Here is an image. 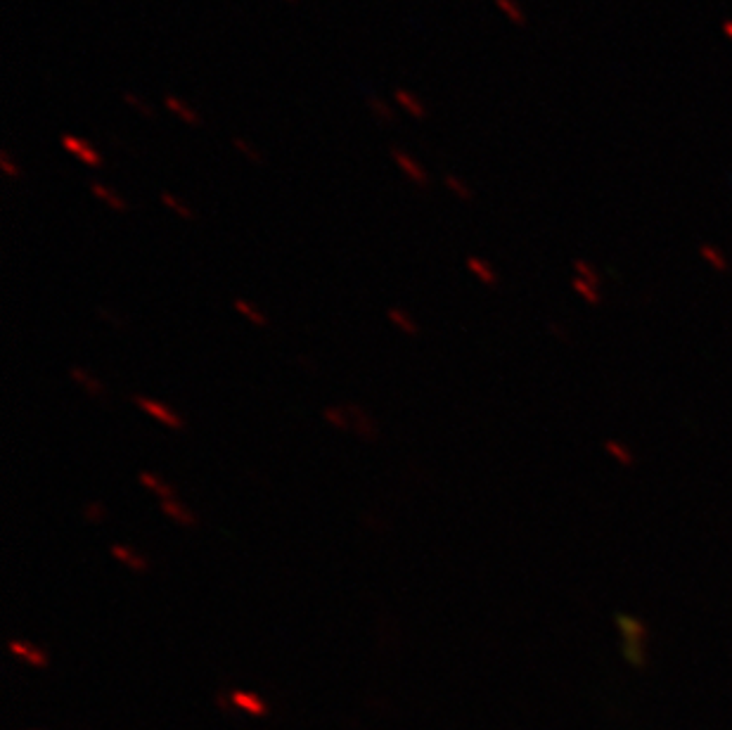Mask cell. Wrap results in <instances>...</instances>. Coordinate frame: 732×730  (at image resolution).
Listing matches in <instances>:
<instances>
[{"label":"cell","instance_id":"cell-17","mask_svg":"<svg viewBox=\"0 0 732 730\" xmlns=\"http://www.w3.org/2000/svg\"><path fill=\"white\" fill-rule=\"evenodd\" d=\"M91 190H93V195H98V197L103 199L105 204H110L112 209H117V212H126V209H128V204L119 197V195L110 192L105 185H100V182H91Z\"/></svg>","mask_w":732,"mask_h":730},{"label":"cell","instance_id":"cell-13","mask_svg":"<svg viewBox=\"0 0 732 730\" xmlns=\"http://www.w3.org/2000/svg\"><path fill=\"white\" fill-rule=\"evenodd\" d=\"M10 650L19 654V657H24L26 661H31L33 666H45L47 664V659H45V654L40 652V650H33V647H29L26 643H19V640H12L10 643Z\"/></svg>","mask_w":732,"mask_h":730},{"label":"cell","instance_id":"cell-8","mask_svg":"<svg viewBox=\"0 0 732 730\" xmlns=\"http://www.w3.org/2000/svg\"><path fill=\"white\" fill-rule=\"evenodd\" d=\"M571 287H574V292L581 296L586 303H591V306H598V303L602 301V292H600V287H595L591 285V282H586V280H581V278H576L574 275V280H571Z\"/></svg>","mask_w":732,"mask_h":730},{"label":"cell","instance_id":"cell-26","mask_svg":"<svg viewBox=\"0 0 732 730\" xmlns=\"http://www.w3.org/2000/svg\"><path fill=\"white\" fill-rule=\"evenodd\" d=\"M233 143H235V147H237V150H240L242 154H244V157H247L249 161H254V164H263V159L259 157V152H254L252 150V147H249L247 143H244V140L242 138H237V135H235V138H233Z\"/></svg>","mask_w":732,"mask_h":730},{"label":"cell","instance_id":"cell-22","mask_svg":"<svg viewBox=\"0 0 732 730\" xmlns=\"http://www.w3.org/2000/svg\"><path fill=\"white\" fill-rule=\"evenodd\" d=\"M389 318H391V320H394V323H396V325H398V328H401V330H403V332H405V335H410V337H415V335H417V328H415V325H412V323L408 320V318H405V313H403V311H398V308H389Z\"/></svg>","mask_w":732,"mask_h":730},{"label":"cell","instance_id":"cell-6","mask_svg":"<svg viewBox=\"0 0 732 730\" xmlns=\"http://www.w3.org/2000/svg\"><path fill=\"white\" fill-rule=\"evenodd\" d=\"M605 451L614 458L616 463L621 465V468H633V465H635V453L630 451L628 444L616 441V439H607V441H605Z\"/></svg>","mask_w":732,"mask_h":730},{"label":"cell","instance_id":"cell-18","mask_svg":"<svg viewBox=\"0 0 732 730\" xmlns=\"http://www.w3.org/2000/svg\"><path fill=\"white\" fill-rule=\"evenodd\" d=\"M235 308L240 311V313H242L244 318H249V320H252L254 325H259V328H266V325H268V318L263 315V313H259V311H256L249 301L237 299V301H235Z\"/></svg>","mask_w":732,"mask_h":730},{"label":"cell","instance_id":"cell-2","mask_svg":"<svg viewBox=\"0 0 732 730\" xmlns=\"http://www.w3.org/2000/svg\"><path fill=\"white\" fill-rule=\"evenodd\" d=\"M133 403H138L142 410H147L150 415L154 417H159L161 422L168 424V427H173V429H182L185 424H182V420L178 415L173 413V410H168L166 405H161L157 401H150V398H142V396H133Z\"/></svg>","mask_w":732,"mask_h":730},{"label":"cell","instance_id":"cell-21","mask_svg":"<svg viewBox=\"0 0 732 730\" xmlns=\"http://www.w3.org/2000/svg\"><path fill=\"white\" fill-rule=\"evenodd\" d=\"M71 377H74V380H76V382L83 384V387H86L88 391H91L93 396H95V394H98V396L103 394V384H100V382H93L91 377H88V375H86L81 368H71Z\"/></svg>","mask_w":732,"mask_h":730},{"label":"cell","instance_id":"cell-9","mask_svg":"<svg viewBox=\"0 0 732 730\" xmlns=\"http://www.w3.org/2000/svg\"><path fill=\"white\" fill-rule=\"evenodd\" d=\"M161 510H164L168 517H173L178 524H185V526L197 524V519H194L192 512L182 510L180 505H178V500H175V498H171V500H161Z\"/></svg>","mask_w":732,"mask_h":730},{"label":"cell","instance_id":"cell-11","mask_svg":"<svg viewBox=\"0 0 732 730\" xmlns=\"http://www.w3.org/2000/svg\"><path fill=\"white\" fill-rule=\"evenodd\" d=\"M496 8L503 12V15H507V19H510L514 26H526V15L524 10L519 8L517 0H496Z\"/></svg>","mask_w":732,"mask_h":730},{"label":"cell","instance_id":"cell-10","mask_svg":"<svg viewBox=\"0 0 732 730\" xmlns=\"http://www.w3.org/2000/svg\"><path fill=\"white\" fill-rule=\"evenodd\" d=\"M574 273H576V278H581V280L591 282V285H595V287H600L602 275L598 273V268H595L591 261H586V259H574Z\"/></svg>","mask_w":732,"mask_h":730},{"label":"cell","instance_id":"cell-25","mask_svg":"<svg viewBox=\"0 0 732 730\" xmlns=\"http://www.w3.org/2000/svg\"><path fill=\"white\" fill-rule=\"evenodd\" d=\"M446 185H448L451 190L455 192L458 197L463 199V202H472V192H470V187H465L463 182H460V180L455 178V175H446Z\"/></svg>","mask_w":732,"mask_h":730},{"label":"cell","instance_id":"cell-19","mask_svg":"<svg viewBox=\"0 0 732 730\" xmlns=\"http://www.w3.org/2000/svg\"><path fill=\"white\" fill-rule=\"evenodd\" d=\"M164 103H166V107H168V110H173L175 114H180V117H182V119H185V121H187V124H192V126H199V124H202V121H199V117H197V114H194L192 110H190V107H185V105H182V103H180V100H175V98H171V95H168V98L164 100Z\"/></svg>","mask_w":732,"mask_h":730},{"label":"cell","instance_id":"cell-23","mask_svg":"<svg viewBox=\"0 0 732 730\" xmlns=\"http://www.w3.org/2000/svg\"><path fill=\"white\" fill-rule=\"evenodd\" d=\"M161 202L168 207V209H173L175 214L180 216V219H194V212H190L187 207H182L178 199L173 197V195H168V192H161Z\"/></svg>","mask_w":732,"mask_h":730},{"label":"cell","instance_id":"cell-30","mask_svg":"<svg viewBox=\"0 0 732 730\" xmlns=\"http://www.w3.org/2000/svg\"><path fill=\"white\" fill-rule=\"evenodd\" d=\"M86 515H88V519H91V522H100V517H103V508H100V503H91V505H88Z\"/></svg>","mask_w":732,"mask_h":730},{"label":"cell","instance_id":"cell-20","mask_svg":"<svg viewBox=\"0 0 732 730\" xmlns=\"http://www.w3.org/2000/svg\"><path fill=\"white\" fill-rule=\"evenodd\" d=\"M396 100H398V103H401V105L405 107V110H408V112L412 114V117H417V119H424V117H426L424 107L419 105L417 100L412 98V95H408V93H405V91H401V88H396Z\"/></svg>","mask_w":732,"mask_h":730},{"label":"cell","instance_id":"cell-4","mask_svg":"<svg viewBox=\"0 0 732 730\" xmlns=\"http://www.w3.org/2000/svg\"><path fill=\"white\" fill-rule=\"evenodd\" d=\"M62 147H64V150L74 152L81 161H86L88 166H103V159H100V154L95 152V150H91V147H88V145L83 143V140L71 138V135H64V138H62Z\"/></svg>","mask_w":732,"mask_h":730},{"label":"cell","instance_id":"cell-31","mask_svg":"<svg viewBox=\"0 0 732 730\" xmlns=\"http://www.w3.org/2000/svg\"><path fill=\"white\" fill-rule=\"evenodd\" d=\"M721 31H723V36H725V38H730V40H732V19H725L723 26H721Z\"/></svg>","mask_w":732,"mask_h":730},{"label":"cell","instance_id":"cell-28","mask_svg":"<svg viewBox=\"0 0 732 730\" xmlns=\"http://www.w3.org/2000/svg\"><path fill=\"white\" fill-rule=\"evenodd\" d=\"M124 100H126V103H128V105H131V107H135V110H140V114H142V117H147V119H150V117H154V110H152V107H147L145 103H142V100H140V98H135V95H131V93H124Z\"/></svg>","mask_w":732,"mask_h":730},{"label":"cell","instance_id":"cell-12","mask_svg":"<svg viewBox=\"0 0 732 730\" xmlns=\"http://www.w3.org/2000/svg\"><path fill=\"white\" fill-rule=\"evenodd\" d=\"M467 266H470V270H472L474 275H477V278H479L481 282H484V285H488V287L498 285L496 273H493V270L488 268L486 263L479 259V256H470V259H467Z\"/></svg>","mask_w":732,"mask_h":730},{"label":"cell","instance_id":"cell-15","mask_svg":"<svg viewBox=\"0 0 732 730\" xmlns=\"http://www.w3.org/2000/svg\"><path fill=\"white\" fill-rule=\"evenodd\" d=\"M233 702L240 709H247L249 714H256V716H263L268 712V709L263 707V702L256 700L252 693H233Z\"/></svg>","mask_w":732,"mask_h":730},{"label":"cell","instance_id":"cell-24","mask_svg":"<svg viewBox=\"0 0 732 730\" xmlns=\"http://www.w3.org/2000/svg\"><path fill=\"white\" fill-rule=\"evenodd\" d=\"M368 103H370V110L377 114V117H382L384 124H394V112L386 107L382 100L379 98H368Z\"/></svg>","mask_w":732,"mask_h":730},{"label":"cell","instance_id":"cell-7","mask_svg":"<svg viewBox=\"0 0 732 730\" xmlns=\"http://www.w3.org/2000/svg\"><path fill=\"white\" fill-rule=\"evenodd\" d=\"M349 413H351V417H354L356 434H361L363 439H368V441H375V439H377V427H375V422H372L370 417L363 413V408H358V405H349Z\"/></svg>","mask_w":732,"mask_h":730},{"label":"cell","instance_id":"cell-5","mask_svg":"<svg viewBox=\"0 0 732 730\" xmlns=\"http://www.w3.org/2000/svg\"><path fill=\"white\" fill-rule=\"evenodd\" d=\"M699 256H702V261L707 263L711 270H716V273H728V270H730L728 256H725L723 249H718L716 245H709V242H704V245L699 247Z\"/></svg>","mask_w":732,"mask_h":730},{"label":"cell","instance_id":"cell-16","mask_svg":"<svg viewBox=\"0 0 732 730\" xmlns=\"http://www.w3.org/2000/svg\"><path fill=\"white\" fill-rule=\"evenodd\" d=\"M140 482L145 484L147 489L157 491L161 500H171V498L175 496V491H173V486H171V484L159 482V479L154 477V475H150V472H140Z\"/></svg>","mask_w":732,"mask_h":730},{"label":"cell","instance_id":"cell-29","mask_svg":"<svg viewBox=\"0 0 732 730\" xmlns=\"http://www.w3.org/2000/svg\"><path fill=\"white\" fill-rule=\"evenodd\" d=\"M0 166H3V171L8 173V175H12V178H17V175H19V168L12 166V161H10V157L5 152L0 154Z\"/></svg>","mask_w":732,"mask_h":730},{"label":"cell","instance_id":"cell-32","mask_svg":"<svg viewBox=\"0 0 732 730\" xmlns=\"http://www.w3.org/2000/svg\"><path fill=\"white\" fill-rule=\"evenodd\" d=\"M289 3H294V0H289Z\"/></svg>","mask_w":732,"mask_h":730},{"label":"cell","instance_id":"cell-3","mask_svg":"<svg viewBox=\"0 0 732 730\" xmlns=\"http://www.w3.org/2000/svg\"><path fill=\"white\" fill-rule=\"evenodd\" d=\"M391 157H394L396 159V164L398 166H401L403 168V171L405 173H408L410 175V178L412 180H415L417 182V185H422V187H426V185H429V175H426L424 173V168L422 166H419L417 164V161H412L410 157H408V154H405V152H401V150H398V147H391Z\"/></svg>","mask_w":732,"mask_h":730},{"label":"cell","instance_id":"cell-1","mask_svg":"<svg viewBox=\"0 0 732 730\" xmlns=\"http://www.w3.org/2000/svg\"><path fill=\"white\" fill-rule=\"evenodd\" d=\"M616 631L621 638V654L626 659L628 666L633 668H647L649 664V652H647V640H649V628L640 617L635 614L619 612L614 617Z\"/></svg>","mask_w":732,"mask_h":730},{"label":"cell","instance_id":"cell-14","mask_svg":"<svg viewBox=\"0 0 732 730\" xmlns=\"http://www.w3.org/2000/svg\"><path fill=\"white\" fill-rule=\"evenodd\" d=\"M112 555L117 557L119 562L128 564V567H131V569H135V572H145L147 567H150V564H147V560H145V557L133 555V552H128L126 548H121V545H112Z\"/></svg>","mask_w":732,"mask_h":730},{"label":"cell","instance_id":"cell-27","mask_svg":"<svg viewBox=\"0 0 732 730\" xmlns=\"http://www.w3.org/2000/svg\"><path fill=\"white\" fill-rule=\"evenodd\" d=\"M325 417H327V420L335 424V427L349 429V420L342 415V405H339V408H327V410H325Z\"/></svg>","mask_w":732,"mask_h":730}]
</instances>
